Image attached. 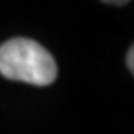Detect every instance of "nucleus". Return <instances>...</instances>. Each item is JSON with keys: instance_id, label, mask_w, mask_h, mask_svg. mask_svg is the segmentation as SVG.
<instances>
[{"instance_id": "f257e3e1", "label": "nucleus", "mask_w": 134, "mask_h": 134, "mask_svg": "<svg viewBox=\"0 0 134 134\" xmlns=\"http://www.w3.org/2000/svg\"><path fill=\"white\" fill-rule=\"evenodd\" d=\"M0 75L32 86H50L58 76V65L37 41L13 37L0 45Z\"/></svg>"}, {"instance_id": "f03ea898", "label": "nucleus", "mask_w": 134, "mask_h": 134, "mask_svg": "<svg viewBox=\"0 0 134 134\" xmlns=\"http://www.w3.org/2000/svg\"><path fill=\"white\" fill-rule=\"evenodd\" d=\"M127 67H129V71L132 75L134 73V48L132 47L129 48V52H127Z\"/></svg>"}, {"instance_id": "7ed1b4c3", "label": "nucleus", "mask_w": 134, "mask_h": 134, "mask_svg": "<svg viewBox=\"0 0 134 134\" xmlns=\"http://www.w3.org/2000/svg\"><path fill=\"white\" fill-rule=\"evenodd\" d=\"M103 2H106V4H114V6H123V4L130 2V0H103Z\"/></svg>"}]
</instances>
